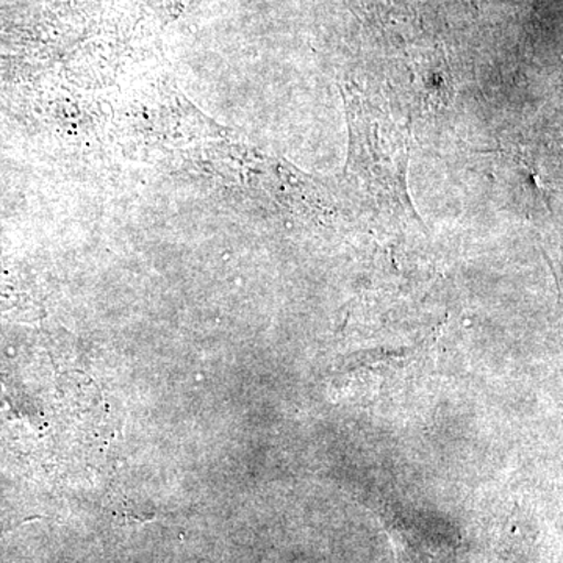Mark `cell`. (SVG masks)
<instances>
[{
    "label": "cell",
    "instance_id": "cell-1",
    "mask_svg": "<svg viewBox=\"0 0 563 563\" xmlns=\"http://www.w3.org/2000/svg\"><path fill=\"white\" fill-rule=\"evenodd\" d=\"M343 98L350 128L346 191L374 213L418 220L407 190L409 132L357 88L343 87Z\"/></svg>",
    "mask_w": 563,
    "mask_h": 563
}]
</instances>
